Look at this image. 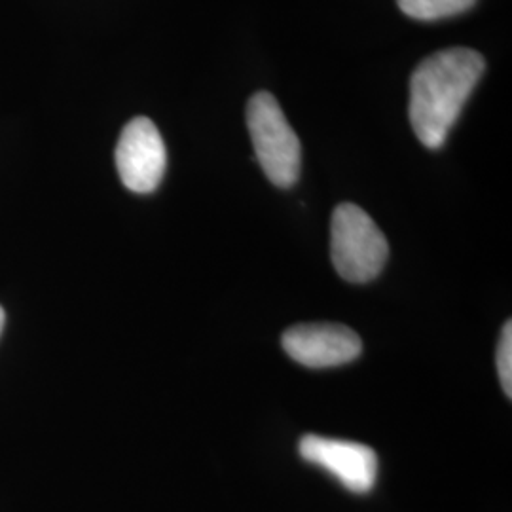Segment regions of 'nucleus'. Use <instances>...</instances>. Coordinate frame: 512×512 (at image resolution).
I'll return each mask as SVG.
<instances>
[{
	"label": "nucleus",
	"instance_id": "nucleus-7",
	"mask_svg": "<svg viewBox=\"0 0 512 512\" xmlns=\"http://www.w3.org/2000/svg\"><path fill=\"white\" fill-rule=\"evenodd\" d=\"M397 4L408 18L437 21L471 10L476 0H397Z\"/></svg>",
	"mask_w": 512,
	"mask_h": 512
},
{
	"label": "nucleus",
	"instance_id": "nucleus-5",
	"mask_svg": "<svg viewBox=\"0 0 512 512\" xmlns=\"http://www.w3.org/2000/svg\"><path fill=\"white\" fill-rule=\"evenodd\" d=\"M298 452L304 461L325 469L353 494H368L376 484L378 456L366 444L306 435L300 439Z\"/></svg>",
	"mask_w": 512,
	"mask_h": 512
},
{
	"label": "nucleus",
	"instance_id": "nucleus-9",
	"mask_svg": "<svg viewBox=\"0 0 512 512\" xmlns=\"http://www.w3.org/2000/svg\"><path fill=\"white\" fill-rule=\"evenodd\" d=\"M4 321H6V315H4V310L0 306V334H2V329H4Z\"/></svg>",
	"mask_w": 512,
	"mask_h": 512
},
{
	"label": "nucleus",
	"instance_id": "nucleus-6",
	"mask_svg": "<svg viewBox=\"0 0 512 512\" xmlns=\"http://www.w3.org/2000/svg\"><path fill=\"white\" fill-rule=\"evenodd\" d=\"M281 346L293 361L308 368L348 365L363 351L357 332L334 323L296 325L285 330Z\"/></svg>",
	"mask_w": 512,
	"mask_h": 512
},
{
	"label": "nucleus",
	"instance_id": "nucleus-8",
	"mask_svg": "<svg viewBox=\"0 0 512 512\" xmlns=\"http://www.w3.org/2000/svg\"><path fill=\"white\" fill-rule=\"evenodd\" d=\"M497 374L505 395H512V323L507 321L497 346Z\"/></svg>",
	"mask_w": 512,
	"mask_h": 512
},
{
	"label": "nucleus",
	"instance_id": "nucleus-3",
	"mask_svg": "<svg viewBox=\"0 0 512 512\" xmlns=\"http://www.w3.org/2000/svg\"><path fill=\"white\" fill-rule=\"evenodd\" d=\"M247 128L256 160L279 188H291L300 177L302 147L272 93L258 92L247 103Z\"/></svg>",
	"mask_w": 512,
	"mask_h": 512
},
{
	"label": "nucleus",
	"instance_id": "nucleus-4",
	"mask_svg": "<svg viewBox=\"0 0 512 512\" xmlns=\"http://www.w3.org/2000/svg\"><path fill=\"white\" fill-rule=\"evenodd\" d=\"M165 167L167 150L160 131L147 116L133 118L116 147L120 181L135 194H150L162 183Z\"/></svg>",
	"mask_w": 512,
	"mask_h": 512
},
{
	"label": "nucleus",
	"instance_id": "nucleus-2",
	"mask_svg": "<svg viewBox=\"0 0 512 512\" xmlns=\"http://www.w3.org/2000/svg\"><path fill=\"white\" fill-rule=\"evenodd\" d=\"M330 255L338 275L349 283H368L384 270L389 245L372 217L355 203L334 209Z\"/></svg>",
	"mask_w": 512,
	"mask_h": 512
},
{
	"label": "nucleus",
	"instance_id": "nucleus-1",
	"mask_svg": "<svg viewBox=\"0 0 512 512\" xmlns=\"http://www.w3.org/2000/svg\"><path fill=\"white\" fill-rule=\"evenodd\" d=\"M486 71L482 54L448 48L421 61L410 78V124L423 147L437 150Z\"/></svg>",
	"mask_w": 512,
	"mask_h": 512
}]
</instances>
